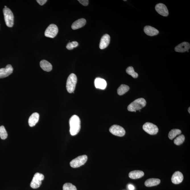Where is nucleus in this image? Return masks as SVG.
<instances>
[{
    "label": "nucleus",
    "instance_id": "f257e3e1",
    "mask_svg": "<svg viewBox=\"0 0 190 190\" xmlns=\"http://www.w3.org/2000/svg\"><path fill=\"white\" fill-rule=\"evenodd\" d=\"M70 132L71 135L75 136L81 129V121L79 117L74 115L69 119Z\"/></svg>",
    "mask_w": 190,
    "mask_h": 190
},
{
    "label": "nucleus",
    "instance_id": "f03ea898",
    "mask_svg": "<svg viewBox=\"0 0 190 190\" xmlns=\"http://www.w3.org/2000/svg\"><path fill=\"white\" fill-rule=\"evenodd\" d=\"M146 102L143 98L136 99L129 105L127 110L131 112H136V111L140 110L146 106Z\"/></svg>",
    "mask_w": 190,
    "mask_h": 190
},
{
    "label": "nucleus",
    "instance_id": "7ed1b4c3",
    "mask_svg": "<svg viewBox=\"0 0 190 190\" xmlns=\"http://www.w3.org/2000/svg\"><path fill=\"white\" fill-rule=\"evenodd\" d=\"M6 24L9 27H13L14 24V16L12 12L8 7H5L3 10Z\"/></svg>",
    "mask_w": 190,
    "mask_h": 190
},
{
    "label": "nucleus",
    "instance_id": "20e7f679",
    "mask_svg": "<svg viewBox=\"0 0 190 190\" xmlns=\"http://www.w3.org/2000/svg\"><path fill=\"white\" fill-rule=\"evenodd\" d=\"M77 81V76L75 74H71L67 79L66 82L67 90L68 92H74Z\"/></svg>",
    "mask_w": 190,
    "mask_h": 190
},
{
    "label": "nucleus",
    "instance_id": "39448f33",
    "mask_svg": "<svg viewBox=\"0 0 190 190\" xmlns=\"http://www.w3.org/2000/svg\"><path fill=\"white\" fill-rule=\"evenodd\" d=\"M88 157L87 155H83L78 156L72 160L70 163L71 167L73 168L81 167L86 162Z\"/></svg>",
    "mask_w": 190,
    "mask_h": 190
},
{
    "label": "nucleus",
    "instance_id": "423d86ee",
    "mask_svg": "<svg viewBox=\"0 0 190 190\" xmlns=\"http://www.w3.org/2000/svg\"><path fill=\"white\" fill-rule=\"evenodd\" d=\"M44 176L42 174L37 173L35 174L30 183L31 187L33 189L39 188L42 183V181L44 180Z\"/></svg>",
    "mask_w": 190,
    "mask_h": 190
},
{
    "label": "nucleus",
    "instance_id": "0eeeda50",
    "mask_svg": "<svg viewBox=\"0 0 190 190\" xmlns=\"http://www.w3.org/2000/svg\"><path fill=\"white\" fill-rule=\"evenodd\" d=\"M58 32V28L57 26L55 24H52L46 29L44 35L48 38H53L56 36Z\"/></svg>",
    "mask_w": 190,
    "mask_h": 190
},
{
    "label": "nucleus",
    "instance_id": "6e6552de",
    "mask_svg": "<svg viewBox=\"0 0 190 190\" xmlns=\"http://www.w3.org/2000/svg\"><path fill=\"white\" fill-rule=\"evenodd\" d=\"M142 128L146 133L151 135H156L158 131V129L157 126L149 122L145 123L143 125Z\"/></svg>",
    "mask_w": 190,
    "mask_h": 190
},
{
    "label": "nucleus",
    "instance_id": "1a4fd4ad",
    "mask_svg": "<svg viewBox=\"0 0 190 190\" xmlns=\"http://www.w3.org/2000/svg\"><path fill=\"white\" fill-rule=\"evenodd\" d=\"M109 131L111 133L115 136L122 137L125 134V131L124 129L121 126L117 125H114L111 126Z\"/></svg>",
    "mask_w": 190,
    "mask_h": 190
},
{
    "label": "nucleus",
    "instance_id": "9d476101",
    "mask_svg": "<svg viewBox=\"0 0 190 190\" xmlns=\"http://www.w3.org/2000/svg\"><path fill=\"white\" fill-rule=\"evenodd\" d=\"M13 68L11 65H7L5 68L0 69V79L6 78L13 73Z\"/></svg>",
    "mask_w": 190,
    "mask_h": 190
},
{
    "label": "nucleus",
    "instance_id": "9b49d317",
    "mask_svg": "<svg viewBox=\"0 0 190 190\" xmlns=\"http://www.w3.org/2000/svg\"><path fill=\"white\" fill-rule=\"evenodd\" d=\"M156 10L159 14L166 17L168 16L169 12L167 7L164 4L159 3L157 4L155 7Z\"/></svg>",
    "mask_w": 190,
    "mask_h": 190
},
{
    "label": "nucleus",
    "instance_id": "f8f14e48",
    "mask_svg": "<svg viewBox=\"0 0 190 190\" xmlns=\"http://www.w3.org/2000/svg\"><path fill=\"white\" fill-rule=\"evenodd\" d=\"M110 41V37L108 34L104 35L101 39L99 48L101 49L106 48L109 46Z\"/></svg>",
    "mask_w": 190,
    "mask_h": 190
},
{
    "label": "nucleus",
    "instance_id": "ddd939ff",
    "mask_svg": "<svg viewBox=\"0 0 190 190\" xmlns=\"http://www.w3.org/2000/svg\"><path fill=\"white\" fill-rule=\"evenodd\" d=\"M183 179V176L180 172L177 171L174 174L172 177V181L174 184L181 183Z\"/></svg>",
    "mask_w": 190,
    "mask_h": 190
},
{
    "label": "nucleus",
    "instance_id": "4468645a",
    "mask_svg": "<svg viewBox=\"0 0 190 190\" xmlns=\"http://www.w3.org/2000/svg\"><path fill=\"white\" fill-rule=\"evenodd\" d=\"M190 47L189 43L183 42L179 44L175 48V50L177 52L183 53L185 51L188 52Z\"/></svg>",
    "mask_w": 190,
    "mask_h": 190
},
{
    "label": "nucleus",
    "instance_id": "2eb2a0df",
    "mask_svg": "<svg viewBox=\"0 0 190 190\" xmlns=\"http://www.w3.org/2000/svg\"><path fill=\"white\" fill-rule=\"evenodd\" d=\"M94 85L96 88L104 90L106 87L107 82L103 79L97 78L95 79Z\"/></svg>",
    "mask_w": 190,
    "mask_h": 190
},
{
    "label": "nucleus",
    "instance_id": "dca6fc26",
    "mask_svg": "<svg viewBox=\"0 0 190 190\" xmlns=\"http://www.w3.org/2000/svg\"><path fill=\"white\" fill-rule=\"evenodd\" d=\"M40 115L38 113L35 112L32 114L28 120V123L30 127H33L35 125L39 120Z\"/></svg>",
    "mask_w": 190,
    "mask_h": 190
},
{
    "label": "nucleus",
    "instance_id": "f3484780",
    "mask_svg": "<svg viewBox=\"0 0 190 190\" xmlns=\"http://www.w3.org/2000/svg\"><path fill=\"white\" fill-rule=\"evenodd\" d=\"M145 33L149 36H154L159 33V31L155 28L150 26H145L144 28Z\"/></svg>",
    "mask_w": 190,
    "mask_h": 190
},
{
    "label": "nucleus",
    "instance_id": "a211bd4d",
    "mask_svg": "<svg viewBox=\"0 0 190 190\" xmlns=\"http://www.w3.org/2000/svg\"><path fill=\"white\" fill-rule=\"evenodd\" d=\"M86 21L85 19L81 18L75 21L74 22L72 26V28L73 30H76L79 29L86 24Z\"/></svg>",
    "mask_w": 190,
    "mask_h": 190
},
{
    "label": "nucleus",
    "instance_id": "6ab92c4d",
    "mask_svg": "<svg viewBox=\"0 0 190 190\" xmlns=\"http://www.w3.org/2000/svg\"><path fill=\"white\" fill-rule=\"evenodd\" d=\"M40 66L43 70L46 72H50L52 69L51 64L46 60H42L40 62Z\"/></svg>",
    "mask_w": 190,
    "mask_h": 190
},
{
    "label": "nucleus",
    "instance_id": "aec40b11",
    "mask_svg": "<svg viewBox=\"0 0 190 190\" xmlns=\"http://www.w3.org/2000/svg\"><path fill=\"white\" fill-rule=\"evenodd\" d=\"M144 175L143 172L140 170H134L130 172L129 174V177L133 179H139Z\"/></svg>",
    "mask_w": 190,
    "mask_h": 190
},
{
    "label": "nucleus",
    "instance_id": "412c9836",
    "mask_svg": "<svg viewBox=\"0 0 190 190\" xmlns=\"http://www.w3.org/2000/svg\"><path fill=\"white\" fill-rule=\"evenodd\" d=\"M160 182L161 181L159 179L151 178L145 181V186L148 187L154 186L159 185Z\"/></svg>",
    "mask_w": 190,
    "mask_h": 190
},
{
    "label": "nucleus",
    "instance_id": "4be33fe9",
    "mask_svg": "<svg viewBox=\"0 0 190 190\" xmlns=\"http://www.w3.org/2000/svg\"><path fill=\"white\" fill-rule=\"evenodd\" d=\"M129 89H130V87L129 86L126 84H122L120 86L118 89L117 93L118 95L121 96L128 91Z\"/></svg>",
    "mask_w": 190,
    "mask_h": 190
},
{
    "label": "nucleus",
    "instance_id": "5701e85b",
    "mask_svg": "<svg viewBox=\"0 0 190 190\" xmlns=\"http://www.w3.org/2000/svg\"><path fill=\"white\" fill-rule=\"evenodd\" d=\"M181 131L179 129H173L171 130L168 134V137L171 140H172L177 136L180 134Z\"/></svg>",
    "mask_w": 190,
    "mask_h": 190
},
{
    "label": "nucleus",
    "instance_id": "b1692460",
    "mask_svg": "<svg viewBox=\"0 0 190 190\" xmlns=\"http://www.w3.org/2000/svg\"><path fill=\"white\" fill-rule=\"evenodd\" d=\"M126 72L134 78H137L139 76L138 74L134 71V68L133 67L130 66L127 68L126 69Z\"/></svg>",
    "mask_w": 190,
    "mask_h": 190
},
{
    "label": "nucleus",
    "instance_id": "393cba45",
    "mask_svg": "<svg viewBox=\"0 0 190 190\" xmlns=\"http://www.w3.org/2000/svg\"><path fill=\"white\" fill-rule=\"evenodd\" d=\"M185 140V136L183 135H181L175 139L174 143L176 145H180L183 143Z\"/></svg>",
    "mask_w": 190,
    "mask_h": 190
},
{
    "label": "nucleus",
    "instance_id": "a878e982",
    "mask_svg": "<svg viewBox=\"0 0 190 190\" xmlns=\"http://www.w3.org/2000/svg\"><path fill=\"white\" fill-rule=\"evenodd\" d=\"M7 137V133L5 127L3 126L0 127V137L2 139H5Z\"/></svg>",
    "mask_w": 190,
    "mask_h": 190
},
{
    "label": "nucleus",
    "instance_id": "bb28decb",
    "mask_svg": "<svg viewBox=\"0 0 190 190\" xmlns=\"http://www.w3.org/2000/svg\"><path fill=\"white\" fill-rule=\"evenodd\" d=\"M63 190H77V188L75 185L70 183H65L63 185Z\"/></svg>",
    "mask_w": 190,
    "mask_h": 190
},
{
    "label": "nucleus",
    "instance_id": "cd10ccee",
    "mask_svg": "<svg viewBox=\"0 0 190 190\" xmlns=\"http://www.w3.org/2000/svg\"><path fill=\"white\" fill-rule=\"evenodd\" d=\"M78 43L77 42L73 41L72 42L68 43L67 45L66 46V48L69 50H72L75 48L78 47Z\"/></svg>",
    "mask_w": 190,
    "mask_h": 190
},
{
    "label": "nucleus",
    "instance_id": "c85d7f7f",
    "mask_svg": "<svg viewBox=\"0 0 190 190\" xmlns=\"http://www.w3.org/2000/svg\"><path fill=\"white\" fill-rule=\"evenodd\" d=\"M78 1L84 6H86L88 5V4L89 1L88 0H79Z\"/></svg>",
    "mask_w": 190,
    "mask_h": 190
},
{
    "label": "nucleus",
    "instance_id": "c756f323",
    "mask_svg": "<svg viewBox=\"0 0 190 190\" xmlns=\"http://www.w3.org/2000/svg\"><path fill=\"white\" fill-rule=\"evenodd\" d=\"M36 1L40 5H43L47 2V0H37Z\"/></svg>",
    "mask_w": 190,
    "mask_h": 190
},
{
    "label": "nucleus",
    "instance_id": "7c9ffc66",
    "mask_svg": "<svg viewBox=\"0 0 190 190\" xmlns=\"http://www.w3.org/2000/svg\"><path fill=\"white\" fill-rule=\"evenodd\" d=\"M128 188L130 190H134L135 188L134 186L131 184L128 185Z\"/></svg>",
    "mask_w": 190,
    "mask_h": 190
},
{
    "label": "nucleus",
    "instance_id": "2f4dec72",
    "mask_svg": "<svg viewBox=\"0 0 190 190\" xmlns=\"http://www.w3.org/2000/svg\"><path fill=\"white\" fill-rule=\"evenodd\" d=\"M190 107H189V109H188V112H189V113H190Z\"/></svg>",
    "mask_w": 190,
    "mask_h": 190
},
{
    "label": "nucleus",
    "instance_id": "473e14b6",
    "mask_svg": "<svg viewBox=\"0 0 190 190\" xmlns=\"http://www.w3.org/2000/svg\"><path fill=\"white\" fill-rule=\"evenodd\" d=\"M5 7H7V6H5Z\"/></svg>",
    "mask_w": 190,
    "mask_h": 190
}]
</instances>
